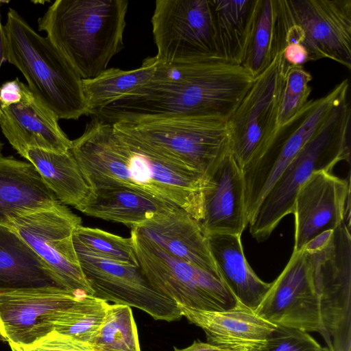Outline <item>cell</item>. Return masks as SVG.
I'll list each match as a JSON object with an SVG mask.
<instances>
[{
    "instance_id": "4dcf8cb0",
    "label": "cell",
    "mask_w": 351,
    "mask_h": 351,
    "mask_svg": "<svg viewBox=\"0 0 351 351\" xmlns=\"http://www.w3.org/2000/svg\"><path fill=\"white\" fill-rule=\"evenodd\" d=\"M73 241L103 258L139 266L130 237L124 238L97 228L80 225L73 232Z\"/></svg>"
},
{
    "instance_id": "1f68e13d",
    "label": "cell",
    "mask_w": 351,
    "mask_h": 351,
    "mask_svg": "<svg viewBox=\"0 0 351 351\" xmlns=\"http://www.w3.org/2000/svg\"><path fill=\"white\" fill-rule=\"evenodd\" d=\"M312 75L302 66L289 68L284 74L280 94L278 125L281 126L292 119L306 105L312 88Z\"/></svg>"
},
{
    "instance_id": "d6a6232c",
    "label": "cell",
    "mask_w": 351,
    "mask_h": 351,
    "mask_svg": "<svg viewBox=\"0 0 351 351\" xmlns=\"http://www.w3.org/2000/svg\"><path fill=\"white\" fill-rule=\"evenodd\" d=\"M322 348L306 332L276 326L258 351H321Z\"/></svg>"
},
{
    "instance_id": "836d02e7",
    "label": "cell",
    "mask_w": 351,
    "mask_h": 351,
    "mask_svg": "<svg viewBox=\"0 0 351 351\" xmlns=\"http://www.w3.org/2000/svg\"><path fill=\"white\" fill-rule=\"evenodd\" d=\"M19 346L23 351H93L91 346L54 330L29 345Z\"/></svg>"
},
{
    "instance_id": "484cf974",
    "label": "cell",
    "mask_w": 351,
    "mask_h": 351,
    "mask_svg": "<svg viewBox=\"0 0 351 351\" xmlns=\"http://www.w3.org/2000/svg\"><path fill=\"white\" fill-rule=\"evenodd\" d=\"M24 158L63 204L75 208L88 193L90 188L71 151L60 153L29 148Z\"/></svg>"
},
{
    "instance_id": "6da1fadb",
    "label": "cell",
    "mask_w": 351,
    "mask_h": 351,
    "mask_svg": "<svg viewBox=\"0 0 351 351\" xmlns=\"http://www.w3.org/2000/svg\"><path fill=\"white\" fill-rule=\"evenodd\" d=\"M254 78L241 65L222 60L161 63L136 90L96 110L95 118L121 121L176 117L212 118L227 122Z\"/></svg>"
},
{
    "instance_id": "cb8c5ba5",
    "label": "cell",
    "mask_w": 351,
    "mask_h": 351,
    "mask_svg": "<svg viewBox=\"0 0 351 351\" xmlns=\"http://www.w3.org/2000/svg\"><path fill=\"white\" fill-rule=\"evenodd\" d=\"M173 206L120 186L90 189L75 208L95 218L123 224L130 228Z\"/></svg>"
},
{
    "instance_id": "4316f807",
    "label": "cell",
    "mask_w": 351,
    "mask_h": 351,
    "mask_svg": "<svg viewBox=\"0 0 351 351\" xmlns=\"http://www.w3.org/2000/svg\"><path fill=\"white\" fill-rule=\"evenodd\" d=\"M156 65L155 57H149L138 69L126 71L110 68L93 78L82 80L88 115L147 83L155 72Z\"/></svg>"
},
{
    "instance_id": "30bf717a",
    "label": "cell",
    "mask_w": 351,
    "mask_h": 351,
    "mask_svg": "<svg viewBox=\"0 0 351 351\" xmlns=\"http://www.w3.org/2000/svg\"><path fill=\"white\" fill-rule=\"evenodd\" d=\"M152 24L158 62L222 60L210 0H157Z\"/></svg>"
},
{
    "instance_id": "8d00e7d4",
    "label": "cell",
    "mask_w": 351,
    "mask_h": 351,
    "mask_svg": "<svg viewBox=\"0 0 351 351\" xmlns=\"http://www.w3.org/2000/svg\"><path fill=\"white\" fill-rule=\"evenodd\" d=\"M175 351H231L227 349H224L208 343H204L199 341H195L189 346L178 349L174 348Z\"/></svg>"
},
{
    "instance_id": "7a4b0ae2",
    "label": "cell",
    "mask_w": 351,
    "mask_h": 351,
    "mask_svg": "<svg viewBox=\"0 0 351 351\" xmlns=\"http://www.w3.org/2000/svg\"><path fill=\"white\" fill-rule=\"evenodd\" d=\"M70 149L90 189L120 186L178 206L197 221L210 185L203 173L154 154L119 136L97 118Z\"/></svg>"
},
{
    "instance_id": "2e32d148",
    "label": "cell",
    "mask_w": 351,
    "mask_h": 351,
    "mask_svg": "<svg viewBox=\"0 0 351 351\" xmlns=\"http://www.w3.org/2000/svg\"><path fill=\"white\" fill-rule=\"evenodd\" d=\"M80 295L56 287L0 293V341L34 343L53 331V315Z\"/></svg>"
},
{
    "instance_id": "277c9868",
    "label": "cell",
    "mask_w": 351,
    "mask_h": 351,
    "mask_svg": "<svg viewBox=\"0 0 351 351\" xmlns=\"http://www.w3.org/2000/svg\"><path fill=\"white\" fill-rule=\"evenodd\" d=\"M3 28L6 60L22 73L33 94L58 119L88 115L82 79L51 41L12 8Z\"/></svg>"
},
{
    "instance_id": "f1b7e54d",
    "label": "cell",
    "mask_w": 351,
    "mask_h": 351,
    "mask_svg": "<svg viewBox=\"0 0 351 351\" xmlns=\"http://www.w3.org/2000/svg\"><path fill=\"white\" fill-rule=\"evenodd\" d=\"M109 304L93 295H82L71 306L55 313L53 330L92 345L104 323Z\"/></svg>"
},
{
    "instance_id": "5b68a950",
    "label": "cell",
    "mask_w": 351,
    "mask_h": 351,
    "mask_svg": "<svg viewBox=\"0 0 351 351\" xmlns=\"http://www.w3.org/2000/svg\"><path fill=\"white\" fill-rule=\"evenodd\" d=\"M351 108L348 97L328 117L287 166L259 204L248 223L252 237L265 241L281 220L293 213L300 187L315 172H332L340 161H350Z\"/></svg>"
},
{
    "instance_id": "5bb4252c",
    "label": "cell",
    "mask_w": 351,
    "mask_h": 351,
    "mask_svg": "<svg viewBox=\"0 0 351 351\" xmlns=\"http://www.w3.org/2000/svg\"><path fill=\"white\" fill-rule=\"evenodd\" d=\"M255 312L276 326L318 332L327 347L333 348L321 322L317 291L310 264L302 250L293 252Z\"/></svg>"
},
{
    "instance_id": "9c48e42d",
    "label": "cell",
    "mask_w": 351,
    "mask_h": 351,
    "mask_svg": "<svg viewBox=\"0 0 351 351\" xmlns=\"http://www.w3.org/2000/svg\"><path fill=\"white\" fill-rule=\"evenodd\" d=\"M130 238L143 274L156 290L177 304L221 311L237 304L220 276L171 255L134 228Z\"/></svg>"
},
{
    "instance_id": "d4e9b609",
    "label": "cell",
    "mask_w": 351,
    "mask_h": 351,
    "mask_svg": "<svg viewBox=\"0 0 351 351\" xmlns=\"http://www.w3.org/2000/svg\"><path fill=\"white\" fill-rule=\"evenodd\" d=\"M258 0H210L219 57L241 64Z\"/></svg>"
},
{
    "instance_id": "7402d4cb",
    "label": "cell",
    "mask_w": 351,
    "mask_h": 351,
    "mask_svg": "<svg viewBox=\"0 0 351 351\" xmlns=\"http://www.w3.org/2000/svg\"><path fill=\"white\" fill-rule=\"evenodd\" d=\"M56 287L47 264L13 229L0 226V293Z\"/></svg>"
},
{
    "instance_id": "f35d334b",
    "label": "cell",
    "mask_w": 351,
    "mask_h": 351,
    "mask_svg": "<svg viewBox=\"0 0 351 351\" xmlns=\"http://www.w3.org/2000/svg\"><path fill=\"white\" fill-rule=\"evenodd\" d=\"M321 351H334V350L332 348H329L326 346V347L322 348Z\"/></svg>"
},
{
    "instance_id": "3957f363",
    "label": "cell",
    "mask_w": 351,
    "mask_h": 351,
    "mask_svg": "<svg viewBox=\"0 0 351 351\" xmlns=\"http://www.w3.org/2000/svg\"><path fill=\"white\" fill-rule=\"evenodd\" d=\"M127 0H56L38 19L40 31L82 80L106 69L124 47Z\"/></svg>"
},
{
    "instance_id": "d590c367",
    "label": "cell",
    "mask_w": 351,
    "mask_h": 351,
    "mask_svg": "<svg viewBox=\"0 0 351 351\" xmlns=\"http://www.w3.org/2000/svg\"><path fill=\"white\" fill-rule=\"evenodd\" d=\"M21 98V81L18 78L6 82L0 87V105L13 104L19 102Z\"/></svg>"
},
{
    "instance_id": "e575fe53",
    "label": "cell",
    "mask_w": 351,
    "mask_h": 351,
    "mask_svg": "<svg viewBox=\"0 0 351 351\" xmlns=\"http://www.w3.org/2000/svg\"><path fill=\"white\" fill-rule=\"evenodd\" d=\"M279 53L282 60L284 74L289 68L302 66L308 61L307 51L298 43L286 44Z\"/></svg>"
},
{
    "instance_id": "74e56055",
    "label": "cell",
    "mask_w": 351,
    "mask_h": 351,
    "mask_svg": "<svg viewBox=\"0 0 351 351\" xmlns=\"http://www.w3.org/2000/svg\"><path fill=\"white\" fill-rule=\"evenodd\" d=\"M6 60L5 36L3 25L0 21V68Z\"/></svg>"
},
{
    "instance_id": "d6986e66",
    "label": "cell",
    "mask_w": 351,
    "mask_h": 351,
    "mask_svg": "<svg viewBox=\"0 0 351 351\" xmlns=\"http://www.w3.org/2000/svg\"><path fill=\"white\" fill-rule=\"evenodd\" d=\"M178 306L182 316L204 330L207 343L231 351H258L276 326L239 301L221 311Z\"/></svg>"
},
{
    "instance_id": "8992f818",
    "label": "cell",
    "mask_w": 351,
    "mask_h": 351,
    "mask_svg": "<svg viewBox=\"0 0 351 351\" xmlns=\"http://www.w3.org/2000/svg\"><path fill=\"white\" fill-rule=\"evenodd\" d=\"M226 123L212 118L176 117L112 124L119 136L209 178L229 149Z\"/></svg>"
},
{
    "instance_id": "83f0119b",
    "label": "cell",
    "mask_w": 351,
    "mask_h": 351,
    "mask_svg": "<svg viewBox=\"0 0 351 351\" xmlns=\"http://www.w3.org/2000/svg\"><path fill=\"white\" fill-rule=\"evenodd\" d=\"M278 0H258L254 25L241 63L254 78L279 53Z\"/></svg>"
},
{
    "instance_id": "e0dca14e",
    "label": "cell",
    "mask_w": 351,
    "mask_h": 351,
    "mask_svg": "<svg viewBox=\"0 0 351 351\" xmlns=\"http://www.w3.org/2000/svg\"><path fill=\"white\" fill-rule=\"evenodd\" d=\"M21 98L0 105V126L12 147L25 157L29 148L55 152L70 151L72 142L60 128L58 117L21 82Z\"/></svg>"
},
{
    "instance_id": "603a6c76",
    "label": "cell",
    "mask_w": 351,
    "mask_h": 351,
    "mask_svg": "<svg viewBox=\"0 0 351 351\" xmlns=\"http://www.w3.org/2000/svg\"><path fill=\"white\" fill-rule=\"evenodd\" d=\"M241 234H218L206 237L218 272L236 299L255 311L270 287L261 280L247 261Z\"/></svg>"
},
{
    "instance_id": "44dd1931",
    "label": "cell",
    "mask_w": 351,
    "mask_h": 351,
    "mask_svg": "<svg viewBox=\"0 0 351 351\" xmlns=\"http://www.w3.org/2000/svg\"><path fill=\"white\" fill-rule=\"evenodd\" d=\"M30 162L0 156V226L13 219L62 205Z\"/></svg>"
},
{
    "instance_id": "9a60e30c",
    "label": "cell",
    "mask_w": 351,
    "mask_h": 351,
    "mask_svg": "<svg viewBox=\"0 0 351 351\" xmlns=\"http://www.w3.org/2000/svg\"><path fill=\"white\" fill-rule=\"evenodd\" d=\"M293 252L321 233L344 222L350 228V182L331 172L313 173L299 189L294 202Z\"/></svg>"
},
{
    "instance_id": "f546056e",
    "label": "cell",
    "mask_w": 351,
    "mask_h": 351,
    "mask_svg": "<svg viewBox=\"0 0 351 351\" xmlns=\"http://www.w3.org/2000/svg\"><path fill=\"white\" fill-rule=\"evenodd\" d=\"M91 346L93 351H141L131 308L109 304L104 323Z\"/></svg>"
},
{
    "instance_id": "52a82bcc",
    "label": "cell",
    "mask_w": 351,
    "mask_h": 351,
    "mask_svg": "<svg viewBox=\"0 0 351 351\" xmlns=\"http://www.w3.org/2000/svg\"><path fill=\"white\" fill-rule=\"evenodd\" d=\"M345 79L329 93L309 100L289 121L278 126L266 145L241 169L248 223L261 200L332 110L348 97Z\"/></svg>"
},
{
    "instance_id": "ac0fdd59",
    "label": "cell",
    "mask_w": 351,
    "mask_h": 351,
    "mask_svg": "<svg viewBox=\"0 0 351 351\" xmlns=\"http://www.w3.org/2000/svg\"><path fill=\"white\" fill-rule=\"evenodd\" d=\"M204 194V215L198 221L205 237L241 234L248 220L244 203L241 169L228 149L209 177Z\"/></svg>"
},
{
    "instance_id": "7c38bea8",
    "label": "cell",
    "mask_w": 351,
    "mask_h": 351,
    "mask_svg": "<svg viewBox=\"0 0 351 351\" xmlns=\"http://www.w3.org/2000/svg\"><path fill=\"white\" fill-rule=\"evenodd\" d=\"M73 245L94 296L115 304L136 308L155 320L173 322L181 318L178 304L156 290L139 266L103 258L75 242Z\"/></svg>"
},
{
    "instance_id": "4fadbf2b",
    "label": "cell",
    "mask_w": 351,
    "mask_h": 351,
    "mask_svg": "<svg viewBox=\"0 0 351 351\" xmlns=\"http://www.w3.org/2000/svg\"><path fill=\"white\" fill-rule=\"evenodd\" d=\"M80 225L81 218L62 204L19 217L13 219L12 228L47 264L64 289L93 295L73 245V232Z\"/></svg>"
},
{
    "instance_id": "ba28073f",
    "label": "cell",
    "mask_w": 351,
    "mask_h": 351,
    "mask_svg": "<svg viewBox=\"0 0 351 351\" xmlns=\"http://www.w3.org/2000/svg\"><path fill=\"white\" fill-rule=\"evenodd\" d=\"M280 53L301 44L308 61L334 60L351 69V0H278Z\"/></svg>"
},
{
    "instance_id": "60d3db41",
    "label": "cell",
    "mask_w": 351,
    "mask_h": 351,
    "mask_svg": "<svg viewBox=\"0 0 351 351\" xmlns=\"http://www.w3.org/2000/svg\"><path fill=\"white\" fill-rule=\"evenodd\" d=\"M2 147H3V145H2V143L0 142V155H1Z\"/></svg>"
},
{
    "instance_id": "8fae6325",
    "label": "cell",
    "mask_w": 351,
    "mask_h": 351,
    "mask_svg": "<svg viewBox=\"0 0 351 351\" xmlns=\"http://www.w3.org/2000/svg\"><path fill=\"white\" fill-rule=\"evenodd\" d=\"M284 80L280 53L254 82L227 121L229 149L241 169L277 130Z\"/></svg>"
},
{
    "instance_id": "ab89813d",
    "label": "cell",
    "mask_w": 351,
    "mask_h": 351,
    "mask_svg": "<svg viewBox=\"0 0 351 351\" xmlns=\"http://www.w3.org/2000/svg\"><path fill=\"white\" fill-rule=\"evenodd\" d=\"M7 1H1L0 0V10H1V5L3 3H6ZM0 21H1V14H0Z\"/></svg>"
},
{
    "instance_id": "ffe728a7",
    "label": "cell",
    "mask_w": 351,
    "mask_h": 351,
    "mask_svg": "<svg viewBox=\"0 0 351 351\" xmlns=\"http://www.w3.org/2000/svg\"><path fill=\"white\" fill-rule=\"evenodd\" d=\"M133 228L171 255L220 276L199 222L182 208L171 206Z\"/></svg>"
}]
</instances>
